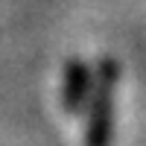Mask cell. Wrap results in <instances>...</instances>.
<instances>
[{
	"label": "cell",
	"mask_w": 146,
	"mask_h": 146,
	"mask_svg": "<svg viewBox=\"0 0 146 146\" xmlns=\"http://www.w3.org/2000/svg\"><path fill=\"white\" fill-rule=\"evenodd\" d=\"M91 82H88V70H85L82 64H70V91H67V108L73 111L76 108V102H82V96L88 94Z\"/></svg>",
	"instance_id": "2"
},
{
	"label": "cell",
	"mask_w": 146,
	"mask_h": 146,
	"mask_svg": "<svg viewBox=\"0 0 146 146\" xmlns=\"http://www.w3.org/2000/svg\"><path fill=\"white\" fill-rule=\"evenodd\" d=\"M111 100H114V73L111 79L100 82L96 91V108L91 117V146H105L108 143V126H111Z\"/></svg>",
	"instance_id": "1"
}]
</instances>
